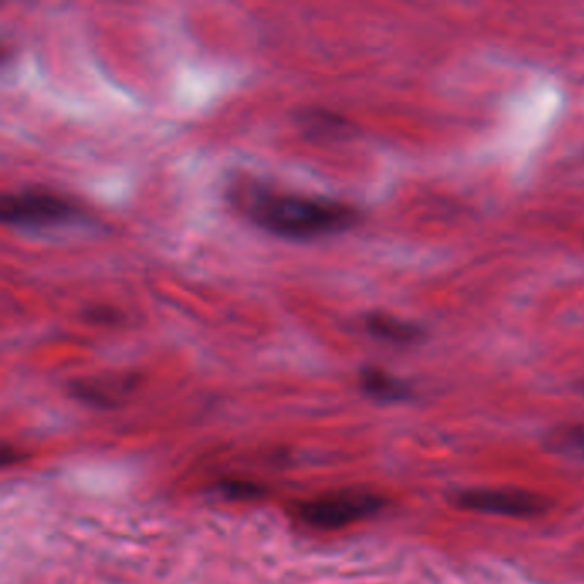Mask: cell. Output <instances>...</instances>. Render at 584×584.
Wrapping results in <instances>:
<instances>
[{
	"mask_svg": "<svg viewBox=\"0 0 584 584\" xmlns=\"http://www.w3.org/2000/svg\"><path fill=\"white\" fill-rule=\"evenodd\" d=\"M233 203L252 225L279 239L309 242L348 232L360 224L357 208L343 201L287 193L261 182L232 188Z\"/></svg>",
	"mask_w": 584,
	"mask_h": 584,
	"instance_id": "cell-1",
	"label": "cell"
},
{
	"mask_svg": "<svg viewBox=\"0 0 584 584\" xmlns=\"http://www.w3.org/2000/svg\"><path fill=\"white\" fill-rule=\"evenodd\" d=\"M0 220L20 230L72 227L88 220V213L71 197L45 187H26L0 199Z\"/></svg>",
	"mask_w": 584,
	"mask_h": 584,
	"instance_id": "cell-2",
	"label": "cell"
},
{
	"mask_svg": "<svg viewBox=\"0 0 584 584\" xmlns=\"http://www.w3.org/2000/svg\"><path fill=\"white\" fill-rule=\"evenodd\" d=\"M386 506V499L373 492L345 491L298 504V518L318 529H342L364 522Z\"/></svg>",
	"mask_w": 584,
	"mask_h": 584,
	"instance_id": "cell-3",
	"label": "cell"
},
{
	"mask_svg": "<svg viewBox=\"0 0 584 584\" xmlns=\"http://www.w3.org/2000/svg\"><path fill=\"white\" fill-rule=\"evenodd\" d=\"M458 509L495 514L506 518H534L547 509V501L518 489H468L451 499Z\"/></svg>",
	"mask_w": 584,
	"mask_h": 584,
	"instance_id": "cell-4",
	"label": "cell"
},
{
	"mask_svg": "<svg viewBox=\"0 0 584 584\" xmlns=\"http://www.w3.org/2000/svg\"><path fill=\"white\" fill-rule=\"evenodd\" d=\"M297 126L314 141H342L353 134V126L342 115L325 108H304L295 114Z\"/></svg>",
	"mask_w": 584,
	"mask_h": 584,
	"instance_id": "cell-5",
	"label": "cell"
},
{
	"mask_svg": "<svg viewBox=\"0 0 584 584\" xmlns=\"http://www.w3.org/2000/svg\"><path fill=\"white\" fill-rule=\"evenodd\" d=\"M364 325L370 336L392 345H413L424 337V330L420 325L386 312H370L365 316Z\"/></svg>",
	"mask_w": 584,
	"mask_h": 584,
	"instance_id": "cell-6",
	"label": "cell"
},
{
	"mask_svg": "<svg viewBox=\"0 0 584 584\" xmlns=\"http://www.w3.org/2000/svg\"><path fill=\"white\" fill-rule=\"evenodd\" d=\"M138 382L136 376L96 377V379H83L72 382L71 391L76 398L94 406H112L122 392L130 391Z\"/></svg>",
	"mask_w": 584,
	"mask_h": 584,
	"instance_id": "cell-7",
	"label": "cell"
},
{
	"mask_svg": "<svg viewBox=\"0 0 584 584\" xmlns=\"http://www.w3.org/2000/svg\"><path fill=\"white\" fill-rule=\"evenodd\" d=\"M358 382L365 397L373 398L379 403H400L412 397V389L404 380L379 367H364Z\"/></svg>",
	"mask_w": 584,
	"mask_h": 584,
	"instance_id": "cell-8",
	"label": "cell"
},
{
	"mask_svg": "<svg viewBox=\"0 0 584 584\" xmlns=\"http://www.w3.org/2000/svg\"><path fill=\"white\" fill-rule=\"evenodd\" d=\"M546 446L553 455L584 461V424L553 428L547 436Z\"/></svg>",
	"mask_w": 584,
	"mask_h": 584,
	"instance_id": "cell-9",
	"label": "cell"
},
{
	"mask_svg": "<svg viewBox=\"0 0 584 584\" xmlns=\"http://www.w3.org/2000/svg\"><path fill=\"white\" fill-rule=\"evenodd\" d=\"M218 491L232 501H255L264 495L263 485L249 482V480H224L218 483Z\"/></svg>",
	"mask_w": 584,
	"mask_h": 584,
	"instance_id": "cell-10",
	"label": "cell"
},
{
	"mask_svg": "<svg viewBox=\"0 0 584 584\" xmlns=\"http://www.w3.org/2000/svg\"><path fill=\"white\" fill-rule=\"evenodd\" d=\"M83 316L84 319L96 322V324H114L121 319V314H117L112 307H91V309L84 310Z\"/></svg>",
	"mask_w": 584,
	"mask_h": 584,
	"instance_id": "cell-11",
	"label": "cell"
}]
</instances>
